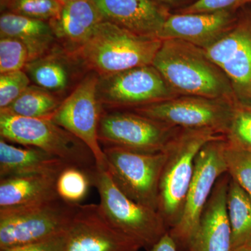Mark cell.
Returning a JSON list of instances; mask_svg holds the SVG:
<instances>
[{
	"mask_svg": "<svg viewBox=\"0 0 251 251\" xmlns=\"http://www.w3.org/2000/svg\"><path fill=\"white\" fill-rule=\"evenodd\" d=\"M237 17L238 11L172 12L158 38L162 40L179 39L205 49L221 39L234 25Z\"/></svg>",
	"mask_w": 251,
	"mask_h": 251,
	"instance_id": "obj_15",
	"label": "cell"
},
{
	"mask_svg": "<svg viewBox=\"0 0 251 251\" xmlns=\"http://www.w3.org/2000/svg\"><path fill=\"white\" fill-rule=\"evenodd\" d=\"M0 135L11 143L40 149L68 166L90 173L97 167L90 149L50 119L18 116L0 110Z\"/></svg>",
	"mask_w": 251,
	"mask_h": 251,
	"instance_id": "obj_4",
	"label": "cell"
},
{
	"mask_svg": "<svg viewBox=\"0 0 251 251\" xmlns=\"http://www.w3.org/2000/svg\"><path fill=\"white\" fill-rule=\"evenodd\" d=\"M30 85V78L23 70L0 75V110L11 105Z\"/></svg>",
	"mask_w": 251,
	"mask_h": 251,
	"instance_id": "obj_30",
	"label": "cell"
},
{
	"mask_svg": "<svg viewBox=\"0 0 251 251\" xmlns=\"http://www.w3.org/2000/svg\"><path fill=\"white\" fill-rule=\"evenodd\" d=\"M64 1L67 2V1H77V0H64Z\"/></svg>",
	"mask_w": 251,
	"mask_h": 251,
	"instance_id": "obj_37",
	"label": "cell"
},
{
	"mask_svg": "<svg viewBox=\"0 0 251 251\" xmlns=\"http://www.w3.org/2000/svg\"><path fill=\"white\" fill-rule=\"evenodd\" d=\"M226 144V136L221 135L208 142L196 156L182 214L177 224L168 230L179 251H189L216 181L227 173Z\"/></svg>",
	"mask_w": 251,
	"mask_h": 251,
	"instance_id": "obj_7",
	"label": "cell"
},
{
	"mask_svg": "<svg viewBox=\"0 0 251 251\" xmlns=\"http://www.w3.org/2000/svg\"><path fill=\"white\" fill-rule=\"evenodd\" d=\"M148 251H179L176 243L167 232L163 237Z\"/></svg>",
	"mask_w": 251,
	"mask_h": 251,
	"instance_id": "obj_33",
	"label": "cell"
},
{
	"mask_svg": "<svg viewBox=\"0 0 251 251\" xmlns=\"http://www.w3.org/2000/svg\"><path fill=\"white\" fill-rule=\"evenodd\" d=\"M227 209L232 250L239 247H251V198L231 177L227 191Z\"/></svg>",
	"mask_w": 251,
	"mask_h": 251,
	"instance_id": "obj_22",
	"label": "cell"
},
{
	"mask_svg": "<svg viewBox=\"0 0 251 251\" xmlns=\"http://www.w3.org/2000/svg\"><path fill=\"white\" fill-rule=\"evenodd\" d=\"M229 181L226 173L216 181L189 251H232L227 209Z\"/></svg>",
	"mask_w": 251,
	"mask_h": 251,
	"instance_id": "obj_17",
	"label": "cell"
},
{
	"mask_svg": "<svg viewBox=\"0 0 251 251\" xmlns=\"http://www.w3.org/2000/svg\"><path fill=\"white\" fill-rule=\"evenodd\" d=\"M232 251H251V247H243L237 248L234 249Z\"/></svg>",
	"mask_w": 251,
	"mask_h": 251,
	"instance_id": "obj_35",
	"label": "cell"
},
{
	"mask_svg": "<svg viewBox=\"0 0 251 251\" xmlns=\"http://www.w3.org/2000/svg\"><path fill=\"white\" fill-rule=\"evenodd\" d=\"M160 4L164 5L169 9L179 10L189 6L197 0H153Z\"/></svg>",
	"mask_w": 251,
	"mask_h": 251,
	"instance_id": "obj_34",
	"label": "cell"
},
{
	"mask_svg": "<svg viewBox=\"0 0 251 251\" xmlns=\"http://www.w3.org/2000/svg\"><path fill=\"white\" fill-rule=\"evenodd\" d=\"M226 139L239 148L251 151V105H234Z\"/></svg>",
	"mask_w": 251,
	"mask_h": 251,
	"instance_id": "obj_28",
	"label": "cell"
},
{
	"mask_svg": "<svg viewBox=\"0 0 251 251\" xmlns=\"http://www.w3.org/2000/svg\"><path fill=\"white\" fill-rule=\"evenodd\" d=\"M236 100L179 96L129 110L151 120L183 128H206L226 136Z\"/></svg>",
	"mask_w": 251,
	"mask_h": 251,
	"instance_id": "obj_9",
	"label": "cell"
},
{
	"mask_svg": "<svg viewBox=\"0 0 251 251\" xmlns=\"http://www.w3.org/2000/svg\"><path fill=\"white\" fill-rule=\"evenodd\" d=\"M67 232L41 242L0 249V251H65Z\"/></svg>",
	"mask_w": 251,
	"mask_h": 251,
	"instance_id": "obj_32",
	"label": "cell"
},
{
	"mask_svg": "<svg viewBox=\"0 0 251 251\" xmlns=\"http://www.w3.org/2000/svg\"><path fill=\"white\" fill-rule=\"evenodd\" d=\"M9 1H10V0H8V2H9ZM62 1H64V2H66V1H64V0H62ZM8 2H7V4H8ZM5 7H6V6H5Z\"/></svg>",
	"mask_w": 251,
	"mask_h": 251,
	"instance_id": "obj_38",
	"label": "cell"
},
{
	"mask_svg": "<svg viewBox=\"0 0 251 251\" xmlns=\"http://www.w3.org/2000/svg\"><path fill=\"white\" fill-rule=\"evenodd\" d=\"M152 65L179 96L236 100L228 77L198 46L165 39Z\"/></svg>",
	"mask_w": 251,
	"mask_h": 251,
	"instance_id": "obj_1",
	"label": "cell"
},
{
	"mask_svg": "<svg viewBox=\"0 0 251 251\" xmlns=\"http://www.w3.org/2000/svg\"><path fill=\"white\" fill-rule=\"evenodd\" d=\"M104 19L92 0L67 1L57 18L50 21L54 36L76 52Z\"/></svg>",
	"mask_w": 251,
	"mask_h": 251,
	"instance_id": "obj_18",
	"label": "cell"
},
{
	"mask_svg": "<svg viewBox=\"0 0 251 251\" xmlns=\"http://www.w3.org/2000/svg\"><path fill=\"white\" fill-rule=\"evenodd\" d=\"M204 50L228 77L237 102L251 105V11L239 9L232 28Z\"/></svg>",
	"mask_w": 251,
	"mask_h": 251,
	"instance_id": "obj_13",
	"label": "cell"
},
{
	"mask_svg": "<svg viewBox=\"0 0 251 251\" xmlns=\"http://www.w3.org/2000/svg\"><path fill=\"white\" fill-rule=\"evenodd\" d=\"M106 170L114 184L132 201L158 211V191L166 151L146 153L103 147Z\"/></svg>",
	"mask_w": 251,
	"mask_h": 251,
	"instance_id": "obj_8",
	"label": "cell"
},
{
	"mask_svg": "<svg viewBox=\"0 0 251 251\" xmlns=\"http://www.w3.org/2000/svg\"><path fill=\"white\" fill-rule=\"evenodd\" d=\"M69 166L35 147L15 146L0 140V179L39 173H59Z\"/></svg>",
	"mask_w": 251,
	"mask_h": 251,
	"instance_id": "obj_20",
	"label": "cell"
},
{
	"mask_svg": "<svg viewBox=\"0 0 251 251\" xmlns=\"http://www.w3.org/2000/svg\"><path fill=\"white\" fill-rule=\"evenodd\" d=\"M29 62V51L22 41L16 38L1 36L0 74L23 70Z\"/></svg>",
	"mask_w": 251,
	"mask_h": 251,
	"instance_id": "obj_29",
	"label": "cell"
},
{
	"mask_svg": "<svg viewBox=\"0 0 251 251\" xmlns=\"http://www.w3.org/2000/svg\"><path fill=\"white\" fill-rule=\"evenodd\" d=\"M62 102L50 91L29 85L7 108L0 110L18 116L50 119Z\"/></svg>",
	"mask_w": 251,
	"mask_h": 251,
	"instance_id": "obj_23",
	"label": "cell"
},
{
	"mask_svg": "<svg viewBox=\"0 0 251 251\" xmlns=\"http://www.w3.org/2000/svg\"><path fill=\"white\" fill-rule=\"evenodd\" d=\"M0 36L22 41L29 51V62L44 56L56 39L49 22L9 11L0 17Z\"/></svg>",
	"mask_w": 251,
	"mask_h": 251,
	"instance_id": "obj_21",
	"label": "cell"
},
{
	"mask_svg": "<svg viewBox=\"0 0 251 251\" xmlns=\"http://www.w3.org/2000/svg\"><path fill=\"white\" fill-rule=\"evenodd\" d=\"M99 77H86L51 117L90 149L99 168H106L103 148L99 140V126L103 110L98 96Z\"/></svg>",
	"mask_w": 251,
	"mask_h": 251,
	"instance_id": "obj_12",
	"label": "cell"
},
{
	"mask_svg": "<svg viewBox=\"0 0 251 251\" xmlns=\"http://www.w3.org/2000/svg\"><path fill=\"white\" fill-rule=\"evenodd\" d=\"M65 3L62 0H10L4 9L49 23L58 17Z\"/></svg>",
	"mask_w": 251,
	"mask_h": 251,
	"instance_id": "obj_27",
	"label": "cell"
},
{
	"mask_svg": "<svg viewBox=\"0 0 251 251\" xmlns=\"http://www.w3.org/2000/svg\"><path fill=\"white\" fill-rule=\"evenodd\" d=\"M221 135L206 128H180L168 144L158 191V212L168 229L182 214L195 171L196 156L208 142Z\"/></svg>",
	"mask_w": 251,
	"mask_h": 251,
	"instance_id": "obj_3",
	"label": "cell"
},
{
	"mask_svg": "<svg viewBox=\"0 0 251 251\" xmlns=\"http://www.w3.org/2000/svg\"><path fill=\"white\" fill-rule=\"evenodd\" d=\"M80 204L57 198L34 205L0 209V249L41 242L64 233Z\"/></svg>",
	"mask_w": 251,
	"mask_h": 251,
	"instance_id": "obj_5",
	"label": "cell"
},
{
	"mask_svg": "<svg viewBox=\"0 0 251 251\" xmlns=\"http://www.w3.org/2000/svg\"><path fill=\"white\" fill-rule=\"evenodd\" d=\"M98 96L102 105L125 110L179 97L152 64L99 76Z\"/></svg>",
	"mask_w": 251,
	"mask_h": 251,
	"instance_id": "obj_10",
	"label": "cell"
},
{
	"mask_svg": "<svg viewBox=\"0 0 251 251\" xmlns=\"http://www.w3.org/2000/svg\"><path fill=\"white\" fill-rule=\"evenodd\" d=\"M163 40L138 35L103 21L76 52L82 62L101 75L151 65Z\"/></svg>",
	"mask_w": 251,
	"mask_h": 251,
	"instance_id": "obj_2",
	"label": "cell"
},
{
	"mask_svg": "<svg viewBox=\"0 0 251 251\" xmlns=\"http://www.w3.org/2000/svg\"><path fill=\"white\" fill-rule=\"evenodd\" d=\"M225 158L227 173L251 198V151L226 139Z\"/></svg>",
	"mask_w": 251,
	"mask_h": 251,
	"instance_id": "obj_26",
	"label": "cell"
},
{
	"mask_svg": "<svg viewBox=\"0 0 251 251\" xmlns=\"http://www.w3.org/2000/svg\"><path fill=\"white\" fill-rule=\"evenodd\" d=\"M180 129L125 110L103 112L99 140L104 147H117L146 153L163 152Z\"/></svg>",
	"mask_w": 251,
	"mask_h": 251,
	"instance_id": "obj_11",
	"label": "cell"
},
{
	"mask_svg": "<svg viewBox=\"0 0 251 251\" xmlns=\"http://www.w3.org/2000/svg\"><path fill=\"white\" fill-rule=\"evenodd\" d=\"M8 0H0V4H1V9H4L5 6L7 4Z\"/></svg>",
	"mask_w": 251,
	"mask_h": 251,
	"instance_id": "obj_36",
	"label": "cell"
},
{
	"mask_svg": "<svg viewBox=\"0 0 251 251\" xmlns=\"http://www.w3.org/2000/svg\"><path fill=\"white\" fill-rule=\"evenodd\" d=\"M251 0H197L194 3L176 10L177 14H194V13H212L221 11H235L242 9L245 5L250 4Z\"/></svg>",
	"mask_w": 251,
	"mask_h": 251,
	"instance_id": "obj_31",
	"label": "cell"
},
{
	"mask_svg": "<svg viewBox=\"0 0 251 251\" xmlns=\"http://www.w3.org/2000/svg\"><path fill=\"white\" fill-rule=\"evenodd\" d=\"M61 172L0 179V209L34 205L60 198L57 192V179Z\"/></svg>",
	"mask_w": 251,
	"mask_h": 251,
	"instance_id": "obj_19",
	"label": "cell"
},
{
	"mask_svg": "<svg viewBox=\"0 0 251 251\" xmlns=\"http://www.w3.org/2000/svg\"><path fill=\"white\" fill-rule=\"evenodd\" d=\"M104 21L138 35L158 38L171 9L153 0H92Z\"/></svg>",
	"mask_w": 251,
	"mask_h": 251,
	"instance_id": "obj_16",
	"label": "cell"
},
{
	"mask_svg": "<svg viewBox=\"0 0 251 251\" xmlns=\"http://www.w3.org/2000/svg\"><path fill=\"white\" fill-rule=\"evenodd\" d=\"M92 186L90 173L77 167H66L57 179L59 197L72 204H80Z\"/></svg>",
	"mask_w": 251,
	"mask_h": 251,
	"instance_id": "obj_25",
	"label": "cell"
},
{
	"mask_svg": "<svg viewBox=\"0 0 251 251\" xmlns=\"http://www.w3.org/2000/svg\"><path fill=\"white\" fill-rule=\"evenodd\" d=\"M25 69L36 85L50 92L64 90L69 84V73L67 65L53 54L31 61Z\"/></svg>",
	"mask_w": 251,
	"mask_h": 251,
	"instance_id": "obj_24",
	"label": "cell"
},
{
	"mask_svg": "<svg viewBox=\"0 0 251 251\" xmlns=\"http://www.w3.org/2000/svg\"><path fill=\"white\" fill-rule=\"evenodd\" d=\"M92 186L100 196L105 216L124 233L150 250L168 232L158 211L141 205L125 196L114 184L106 168H95L90 173Z\"/></svg>",
	"mask_w": 251,
	"mask_h": 251,
	"instance_id": "obj_6",
	"label": "cell"
},
{
	"mask_svg": "<svg viewBox=\"0 0 251 251\" xmlns=\"http://www.w3.org/2000/svg\"><path fill=\"white\" fill-rule=\"evenodd\" d=\"M141 246L109 221L100 205L80 204L67 231L65 251H138Z\"/></svg>",
	"mask_w": 251,
	"mask_h": 251,
	"instance_id": "obj_14",
	"label": "cell"
}]
</instances>
